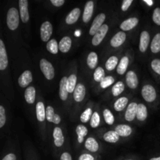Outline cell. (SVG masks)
Instances as JSON below:
<instances>
[{"label": "cell", "mask_w": 160, "mask_h": 160, "mask_svg": "<svg viewBox=\"0 0 160 160\" xmlns=\"http://www.w3.org/2000/svg\"><path fill=\"white\" fill-rule=\"evenodd\" d=\"M19 11L16 8L12 7L8 10L7 17H6V23L11 31H15L19 26Z\"/></svg>", "instance_id": "6da1fadb"}, {"label": "cell", "mask_w": 160, "mask_h": 160, "mask_svg": "<svg viewBox=\"0 0 160 160\" xmlns=\"http://www.w3.org/2000/svg\"><path fill=\"white\" fill-rule=\"evenodd\" d=\"M40 69L47 80H52L55 77V70L52 64L47 59H42L40 60Z\"/></svg>", "instance_id": "7a4b0ae2"}, {"label": "cell", "mask_w": 160, "mask_h": 160, "mask_svg": "<svg viewBox=\"0 0 160 160\" xmlns=\"http://www.w3.org/2000/svg\"><path fill=\"white\" fill-rule=\"evenodd\" d=\"M142 95L148 102H152L156 98V91L153 86L146 84L142 89Z\"/></svg>", "instance_id": "3957f363"}, {"label": "cell", "mask_w": 160, "mask_h": 160, "mask_svg": "<svg viewBox=\"0 0 160 160\" xmlns=\"http://www.w3.org/2000/svg\"><path fill=\"white\" fill-rule=\"evenodd\" d=\"M41 38L43 42H49L50 37L52 34V25L50 22L45 21L41 26Z\"/></svg>", "instance_id": "277c9868"}, {"label": "cell", "mask_w": 160, "mask_h": 160, "mask_svg": "<svg viewBox=\"0 0 160 160\" xmlns=\"http://www.w3.org/2000/svg\"><path fill=\"white\" fill-rule=\"evenodd\" d=\"M105 20H106V14L103 13V12L102 13L98 14V15L94 19V21L90 28L89 34H90L91 35H95V34L98 32V30L102 27Z\"/></svg>", "instance_id": "5b68a950"}, {"label": "cell", "mask_w": 160, "mask_h": 160, "mask_svg": "<svg viewBox=\"0 0 160 160\" xmlns=\"http://www.w3.org/2000/svg\"><path fill=\"white\" fill-rule=\"evenodd\" d=\"M108 30H109V27L106 24H103L102 27L98 30V32L94 35L92 41V43L94 46H97L102 42L103 39L106 37V34H107Z\"/></svg>", "instance_id": "8992f818"}, {"label": "cell", "mask_w": 160, "mask_h": 160, "mask_svg": "<svg viewBox=\"0 0 160 160\" xmlns=\"http://www.w3.org/2000/svg\"><path fill=\"white\" fill-rule=\"evenodd\" d=\"M20 16L23 23H27L30 19L29 11H28V2L27 0H20Z\"/></svg>", "instance_id": "52a82bcc"}, {"label": "cell", "mask_w": 160, "mask_h": 160, "mask_svg": "<svg viewBox=\"0 0 160 160\" xmlns=\"http://www.w3.org/2000/svg\"><path fill=\"white\" fill-rule=\"evenodd\" d=\"M8 66V57L2 40H0V70H6Z\"/></svg>", "instance_id": "ba28073f"}, {"label": "cell", "mask_w": 160, "mask_h": 160, "mask_svg": "<svg viewBox=\"0 0 160 160\" xmlns=\"http://www.w3.org/2000/svg\"><path fill=\"white\" fill-rule=\"evenodd\" d=\"M127 35L125 32L123 31H120V32L117 33L113 37L111 38L110 40V45L113 48H118L119 46L123 45L124 43L125 40H126Z\"/></svg>", "instance_id": "9c48e42d"}, {"label": "cell", "mask_w": 160, "mask_h": 160, "mask_svg": "<svg viewBox=\"0 0 160 160\" xmlns=\"http://www.w3.org/2000/svg\"><path fill=\"white\" fill-rule=\"evenodd\" d=\"M138 106V105L136 102H131L127 108L126 112H125V119L128 121L131 122L137 117Z\"/></svg>", "instance_id": "30bf717a"}, {"label": "cell", "mask_w": 160, "mask_h": 160, "mask_svg": "<svg viewBox=\"0 0 160 160\" xmlns=\"http://www.w3.org/2000/svg\"><path fill=\"white\" fill-rule=\"evenodd\" d=\"M86 94V88L84 87V84H78L76 88H75L74 92L73 93V99L77 102H81L84 100V97H85Z\"/></svg>", "instance_id": "8fae6325"}, {"label": "cell", "mask_w": 160, "mask_h": 160, "mask_svg": "<svg viewBox=\"0 0 160 160\" xmlns=\"http://www.w3.org/2000/svg\"><path fill=\"white\" fill-rule=\"evenodd\" d=\"M150 35L148 31H144L141 33L140 43H139V49L142 52H145L149 45Z\"/></svg>", "instance_id": "7c38bea8"}, {"label": "cell", "mask_w": 160, "mask_h": 160, "mask_svg": "<svg viewBox=\"0 0 160 160\" xmlns=\"http://www.w3.org/2000/svg\"><path fill=\"white\" fill-rule=\"evenodd\" d=\"M126 82L130 88L135 89L138 85V79L137 74L132 70L128 71L126 75Z\"/></svg>", "instance_id": "4fadbf2b"}, {"label": "cell", "mask_w": 160, "mask_h": 160, "mask_svg": "<svg viewBox=\"0 0 160 160\" xmlns=\"http://www.w3.org/2000/svg\"><path fill=\"white\" fill-rule=\"evenodd\" d=\"M32 73L30 70H25L18 79V84L21 88H26L32 81Z\"/></svg>", "instance_id": "5bb4252c"}, {"label": "cell", "mask_w": 160, "mask_h": 160, "mask_svg": "<svg viewBox=\"0 0 160 160\" xmlns=\"http://www.w3.org/2000/svg\"><path fill=\"white\" fill-rule=\"evenodd\" d=\"M94 10V2L92 1H89L86 3L84 6V13H83V21L84 23H88L92 19V14Z\"/></svg>", "instance_id": "9a60e30c"}, {"label": "cell", "mask_w": 160, "mask_h": 160, "mask_svg": "<svg viewBox=\"0 0 160 160\" xmlns=\"http://www.w3.org/2000/svg\"><path fill=\"white\" fill-rule=\"evenodd\" d=\"M138 22L139 20L138 18H136V17H131V18L124 20L120 24V29L123 31H131V30H132L133 28H134L137 26Z\"/></svg>", "instance_id": "2e32d148"}, {"label": "cell", "mask_w": 160, "mask_h": 160, "mask_svg": "<svg viewBox=\"0 0 160 160\" xmlns=\"http://www.w3.org/2000/svg\"><path fill=\"white\" fill-rule=\"evenodd\" d=\"M81 16V9L79 8H75L73 10L69 12L68 15L66 17V23L69 25L73 24L76 23Z\"/></svg>", "instance_id": "e0dca14e"}, {"label": "cell", "mask_w": 160, "mask_h": 160, "mask_svg": "<svg viewBox=\"0 0 160 160\" xmlns=\"http://www.w3.org/2000/svg\"><path fill=\"white\" fill-rule=\"evenodd\" d=\"M67 80H68V78L63 77L60 80V83H59V97L62 101H66L67 99V97H68L69 92L67 91Z\"/></svg>", "instance_id": "ac0fdd59"}, {"label": "cell", "mask_w": 160, "mask_h": 160, "mask_svg": "<svg viewBox=\"0 0 160 160\" xmlns=\"http://www.w3.org/2000/svg\"><path fill=\"white\" fill-rule=\"evenodd\" d=\"M72 45L71 38L68 36H65L60 40L59 43V49L61 52L67 53L70 49Z\"/></svg>", "instance_id": "d6986e66"}, {"label": "cell", "mask_w": 160, "mask_h": 160, "mask_svg": "<svg viewBox=\"0 0 160 160\" xmlns=\"http://www.w3.org/2000/svg\"><path fill=\"white\" fill-rule=\"evenodd\" d=\"M36 117L39 122H43L46 119V109L42 102H38L36 105Z\"/></svg>", "instance_id": "ffe728a7"}, {"label": "cell", "mask_w": 160, "mask_h": 160, "mask_svg": "<svg viewBox=\"0 0 160 160\" xmlns=\"http://www.w3.org/2000/svg\"><path fill=\"white\" fill-rule=\"evenodd\" d=\"M53 138H54V144L56 147L62 146L64 143V137L61 128H55L53 131Z\"/></svg>", "instance_id": "44dd1931"}, {"label": "cell", "mask_w": 160, "mask_h": 160, "mask_svg": "<svg viewBox=\"0 0 160 160\" xmlns=\"http://www.w3.org/2000/svg\"><path fill=\"white\" fill-rule=\"evenodd\" d=\"M115 131L120 137H128L132 133V129L130 126L126 124H120L116 127Z\"/></svg>", "instance_id": "7402d4cb"}, {"label": "cell", "mask_w": 160, "mask_h": 160, "mask_svg": "<svg viewBox=\"0 0 160 160\" xmlns=\"http://www.w3.org/2000/svg\"><path fill=\"white\" fill-rule=\"evenodd\" d=\"M35 88L34 87H32V86L27 88L24 92V98L28 104H34V101H35Z\"/></svg>", "instance_id": "603a6c76"}, {"label": "cell", "mask_w": 160, "mask_h": 160, "mask_svg": "<svg viewBox=\"0 0 160 160\" xmlns=\"http://www.w3.org/2000/svg\"><path fill=\"white\" fill-rule=\"evenodd\" d=\"M128 64H129V58L128 56H123L120 61L118 67H117V71L119 74L123 75L124 74L125 72L127 71V69L128 67Z\"/></svg>", "instance_id": "cb8c5ba5"}, {"label": "cell", "mask_w": 160, "mask_h": 160, "mask_svg": "<svg viewBox=\"0 0 160 160\" xmlns=\"http://www.w3.org/2000/svg\"><path fill=\"white\" fill-rule=\"evenodd\" d=\"M85 148L92 152H96L98 150V144L94 138H88L85 142Z\"/></svg>", "instance_id": "d4e9b609"}, {"label": "cell", "mask_w": 160, "mask_h": 160, "mask_svg": "<svg viewBox=\"0 0 160 160\" xmlns=\"http://www.w3.org/2000/svg\"><path fill=\"white\" fill-rule=\"evenodd\" d=\"M148 117V110L147 107L144 104H138V111H137V118L140 121H144L147 119Z\"/></svg>", "instance_id": "484cf974"}, {"label": "cell", "mask_w": 160, "mask_h": 160, "mask_svg": "<svg viewBox=\"0 0 160 160\" xmlns=\"http://www.w3.org/2000/svg\"><path fill=\"white\" fill-rule=\"evenodd\" d=\"M103 138L106 142L109 143H116L120 139V136L115 131H109L104 134Z\"/></svg>", "instance_id": "4316f807"}, {"label": "cell", "mask_w": 160, "mask_h": 160, "mask_svg": "<svg viewBox=\"0 0 160 160\" xmlns=\"http://www.w3.org/2000/svg\"><path fill=\"white\" fill-rule=\"evenodd\" d=\"M76 132L78 134V141L80 144L84 142V138L86 135L88 134V131L87 128L84 127V125H78L76 128Z\"/></svg>", "instance_id": "83f0119b"}, {"label": "cell", "mask_w": 160, "mask_h": 160, "mask_svg": "<svg viewBox=\"0 0 160 160\" xmlns=\"http://www.w3.org/2000/svg\"><path fill=\"white\" fill-rule=\"evenodd\" d=\"M87 64L90 69H95L98 64V55L95 52L89 53L87 58Z\"/></svg>", "instance_id": "f1b7e54d"}, {"label": "cell", "mask_w": 160, "mask_h": 160, "mask_svg": "<svg viewBox=\"0 0 160 160\" xmlns=\"http://www.w3.org/2000/svg\"><path fill=\"white\" fill-rule=\"evenodd\" d=\"M128 103V98L126 97H121L114 103V109L117 112H120V111L123 110L125 109Z\"/></svg>", "instance_id": "f546056e"}, {"label": "cell", "mask_w": 160, "mask_h": 160, "mask_svg": "<svg viewBox=\"0 0 160 160\" xmlns=\"http://www.w3.org/2000/svg\"><path fill=\"white\" fill-rule=\"evenodd\" d=\"M77 85H78L77 84V76L75 74H71L68 78L67 83V91L69 93H73Z\"/></svg>", "instance_id": "4dcf8cb0"}, {"label": "cell", "mask_w": 160, "mask_h": 160, "mask_svg": "<svg viewBox=\"0 0 160 160\" xmlns=\"http://www.w3.org/2000/svg\"><path fill=\"white\" fill-rule=\"evenodd\" d=\"M47 50L50 53L53 55H56L59 52V43L56 42V39H51L49 42L47 43L46 45Z\"/></svg>", "instance_id": "1f68e13d"}, {"label": "cell", "mask_w": 160, "mask_h": 160, "mask_svg": "<svg viewBox=\"0 0 160 160\" xmlns=\"http://www.w3.org/2000/svg\"><path fill=\"white\" fill-rule=\"evenodd\" d=\"M151 51L153 53H158L160 52V33L156 34L152 41Z\"/></svg>", "instance_id": "d6a6232c"}, {"label": "cell", "mask_w": 160, "mask_h": 160, "mask_svg": "<svg viewBox=\"0 0 160 160\" xmlns=\"http://www.w3.org/2000/svg\"><path fill=\"white\" fill-rule=\"evenodd\" d=\"M117 64H118V58L114 56H111L107 59L106 62V70H109V71H112L117 67Z\"/></svg>", "instance_id": "836d02e7"}, {"label": "cell", "mask_w": 160, "mask_h": 160, "mask_svg": "<svg viewBox=\"0 0 160 160\" xmlns=\"http://www.w3.org/2000/svg\"><path fill=\"white\" fill-rule=\"evenodd\" d=\"M124 88L125 85L122 81H118L117 83H116L112 88V95L115 97L119 96L124 91Z\"/></svg>", "instance_id": "e575fe53"}, {"label": "cell", "mask_w": 160, "mask_h": 160, "mask_svg": "<svg viewBox=\"0 0 160 160\" xmlns=\"http://www.w3.org/2000/svg\"><path fill=\"white\" fill-rule=\"evenodd\" d=\"M103 117H104L105 122L109 125H112L114 123V116L112 115V112L109 109H106L103 111Z\"/></svg>", "instance_id": "d590c367"}, {"label": "cell", "mask_w": 160, "mask_h": 160, "mask_svg": "<svg viewBox=\"0 0 160 160\" xmlns=\"http://www.w3.org/2000/svg\"><path fill=\"white\" fill-rule=\"evenodd\" d=\"M105 77V71L102 69V67H99L95 70V73H94V80H95L96 82H101L104 78Z\"/></svg>", "instance_id": "8d00e7d4"}, {"label": "cell", "mask_w": 160, "mask_h": 160, "mask_svg": "<svg viewBox=\"0 0 160 160\" xmlns=\"http://www.w3.org/2000/svg\"><path fill=\"white\" fill-rule=\"evenodd\" d=\"M92 115H93V113H92V109H91V108H88V109H86L81 115V122L84 123H88V121L92 119Z\"/></svg>", "instance_id": "74e56055"}, {"label": "cell", "mask_w": 160, "mask_h": 160, "mask_svg": "<svg viewBox=\"0 0 160 160\" xmlns=\"http://www.w3.org/2000/svg\"><path fill=\"white\" fill-rule=\"evenodd\" d=\"M114 83V78L112 76H107L100 82V86L102 88H106Z\"/></svg>", "instance_id": "f35d334b"}, {"label": "cell", "mask_w": 160, "mask_h": 160, "mask_svg": "<svg viewBox=\"0 0 160 160\" xmlns=\"http://www.w3.org/2000/svg\"><path fill=\"white\" fill-rule=\"evenodd\" d=\"M100 123V117L97 112H94L92 115V119H91L90 125L92 128H98Z\"/></svg>", "instance_id": "ab89813d"}, {"label": "cell", "mask_w": 160, "mask_h": 160, "mask_svg": "<svg viewBox=\"0 0 160 160\" xmlns=\"http://www.w3.org/2000/svg\"><path fill=\"white\" fill-rule=\"evenodd\" d=\"M55 115H56V113H55L54 109H53L52 106H48V107L46 108V120H48V122L52 123Z\"/></svg>", "instance_id": "60d3db41"}, {"label": "cell", "mask_w": 160, "mask_h": 160, "mask_svg": "<svg viewBox=\"0 0 160 160\" xmlns=\"http://www.w3.org/2000/svg\"><path fill=\"white\" fill-rule=\"evenodd\" d=\"M6 121V111L2 106H0V128H3Z\"/></svg>", "instance_id": "b9f144b4"}, {"label": "cell", "mask_w": 160, "mask_h": 160, "mask_svg": "<svg viewBox=\"0 0 160 160\" xmlns=\"http://www.w3.org/2000/svg\"><path fill=\"white\" fill-rule=\"evenodd\" d=\"M151 66L152 70L156 72V73L160 75V59H156L152 61Z\"/></svg>", "instance_id": "7bdbcfd3"}, {"label": "cell", "mask_w": 160, "mask_h": 160, "mask_svg": "<svg viewBox=\"0 0 160 160\" xmlns=\"http://www.w3.org/2000/svg\"><path fill=\"white\" fill-rule=\"evenodd\" d=\"M152 20L155 23L160 26V8H156L153 12Z\"/></svg>", "instance_id": "ee69618b"}, {"label": "cell", "mask_w": 160, "mask_h": 160, "mask_svg": "<svg viewBox=\"0 0 160 160\" xmlns=\"http://www.w3.org/2000/svg\"><path fill=\"white\" fill-rule=\"evenodd\" d=\"M133 2V0H124L122 3V6H121V9L123 11H127L129 7L131 6V5L132 4Z\"/></svg>", "instance_id": "f6af8a7d"}, {"label": "cell", "mask_w": 160, "mask_h": 160, "mask_svg": "<svg viewBox=\"0 0 160 160\" xmlns=\"http://www.w3.org/2000/svg\"><path fill=\"white\" fill-rule=\"evenodd\" d=\"M78 160H95V158L90 154H82L80 156Z\"/></svg>", "instance_id": "bcb514c9"}, {"label": "cell", "mask_w": 160, "mask_h": 160, "mask_svg": "<svg viewBox=\"0 0 160 160\" xmlns=\"http://www.w3.org/2000/svg\"><path fill=\"white\" fill-rule=\"evenodd\" d=\"M51 3L53 6L59 7V6H62L65 3V1L64 0H51Z\"/></svg>", "instance_id": "7dc6e473"}, {"label": "cell", "mask_w": 160, "mask_h": 160, "mask_svg": "<svg viewBox=\"0 0 160 160\" xmlns=\"http://www.w3.org/2000/svg\"><path fill=\"white\" fill-rule=\"evenodd\" d=\"M60 160H72V157L70 153L63 152L61 155Z\"/></svg>", "instance_id": "c3c4849f"}, {"label": "cell", "mask_w": 160, "mask_h": 160, "mask_svg": "<svg viewBox=\"0 0 160 160\" xmlns=\"http://www.w3.org/2000/svg\"><path fill=\"white\" fill-rule=\"evenodd\" d=\"M2 160H17V156L12 153H9V154L6 155Z\"/></svg>", "instance_id": "681fc988"}, {"label": "cell", "mask_w": 160, "mask_h": 160, "mask_svg": "<svg viewBox=\"0 0 160 160\" xmlns=\"http://www.w3.org/2000/svg\"><path fill=\"white\" fill-rule=\"evenodd\" d=\"M61 122V118L60 117H59L58 114H56L54 117V119H53V122L52 123H54L55 124H59V123Z\"/></svg>", "instance_id": "f907efd6"}, {"label": "cell", "mask_w": 160, "mask_h": 160, "mask_svg": "<svg viewBox=\"0 0 160 160\" xmlns=\"http://www.w3.org/2000/svg\"><path fill=\"white\" fill-rule=\"evenodd\" d=\"M149 160H160V156L159 157H156V158H152Z\"/></svg>", "instance_id": "816d5d0a"}, {"label": "cell", "mask_w": 160, "mask_h": 160, "mask_svg": "<svg viewBox=\"0 0 160 160\" xmlns=\"http://www.w3.org/2000/svg\"><path fill=\"white\" fill-rule=\"evenodd\" d=\"M147 2V3H148V4H149V5H152V2Z\"/></svg>", "instance_id": "f5cc1de1"}, {"label": "cell", "mask_w": 160, "mask_h": 160, "mask_svg": "<svg viewBox=\"0 0 160 160\" xmlns=\"http://www.w3.org/2000/svg\"><path fill=\"white\" fill-rule=\"evenodd\" d=\"M128 160H132V159H128Z\"/></svg>", "instance_id": "db71d44e"}]
</instances>
